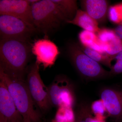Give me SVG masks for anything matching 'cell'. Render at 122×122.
<instances>
[{
  "mask_svg": "<svg viewBox=\"0 0 122 122\" xmlns=\"http://www.w3.org/2000/svg\"><path fill=\"white\" fill-rule=\"evenodd\" d=\"M104 52L112 56L122 52V41L118 37L115 33L110 38L102 43Z\"/></svg>",
  "mask_w": 122,
  "mask_h": 122,
  "instance_id": "obj_17",
  "label": "cell"
},
{
  "mask_svg": "<svg viewBox=\"0 0 122 122\" xmlns=\"http://www.w3.org/2000/svg\"><path fill=\"white\" fill-rule=\"evenodd\" d=\"M120 24H121V25H122V22H121V23H120Z\"/></svg>",
  "mask_w": 122,
  "mask_h": 122,
  "instance_id": "obj_27",
  "label": "cell"
},
{
  "mask_svg": "<svg viewBox=\"0 0 122 122\" xmlns=\"http://www.w3.org/2000/svg\"><path fill=\"white\" fill-rule=\"evenodd\" d=\"M34 25L36 30L47 34L66 20L52 0H42L31 5Z\"/></svg>",
  "mask_w": 122,
  "mask_h": 122,
  "instance_id": "obj_3",
  "label": "cell"
},
{
  "mask_svg": "<svg viewBox=\"0 0 122 122\" xmlns=\"http://www.w3.org/2000/svg\"><path fill=\"white\" fill-rule=\"evenodd\" d=\"M118 6L120 9V11H121V13L122 14V5H120V6L118 5Z\"/></svg>",
  "mask_w": 122,
  "mask_h": 122,
  "instance_id": "obj_26",
  "label": "cell"
},
{
  "mask_svg": "<svg viewBox=\"0 0 122 122\" xmlns=\"http://www.w3.org/2000/svg\"><path fill=\"white\" fill-rule=\"evenodd\" d=\"M0 122H7L4 118L2 116L0 115Z\"/></svg>",
  "mask_w": 122,
  "mask_h": 122,
  "instance_id": "obj_25",
  "label": "cell"
},
{
  "mask_svg": "<svg viewBox=\"0 0 122 122\" xmlns=\"http://www.w3.org/2000/svg\"><path fill=\"white\" fill-rule=\"evenodd\" d=\"M0 115L7 122H23V118L18 111L6 85L1 81Z\"/></svg>",
  "mask_w": 122,
  "mask_h": 122,
  "instance_id": "obj_11",
  "label": "cell"
},
{
  "mask_svg": "<svg viewBox=\"0 0 122 122\" xmlns=\"http://www.w3.org/2000/svg\"><path fill=\"white\" fill-rule=\"evenodd\" d=\"M78 44L82 51L88 56L101 65L110 69L111 68L112 62L114 60L115 57L109 55L105 53L98 52L81 44Z\"/></svg>",
  "mask_w": 122,
  "mask_h": 122,
  "instance_id": "obj_16",
  "label": "cell"
},
{
  "mask_svg": "<svg viewBox=\"0 0 122 122\" xmlns=\"http://www.w3.org/2000/svg\"><path fill=\"white\" fill-rule=\"evenodd\" d=\"M36 31L20 19L10 15H0V39H17L28 41Z\"/></svg>",
  "mask_w": 122,
  "mask_h": 122,
  "instance_id": "obj_5",
  "label": "cell"
},
{
  "mask_svg": "<svg viewBox=\"0 0 122 122\" xmlns=\"http://www.w3.org/2000/svg\"><path fill=\"white\" fill-rule=\"evenodd\" d=\"M66 23L74 25L84 30L96 34L100 29L98 22L82 9H78L73 19Z\"/></svg>",
  "mask_w": 122,
  "mask_h": 122,
  "instance_id": "obj_13",
  "label": "cell"
},
{
  "mask_svg": "<svg viewBox=\"0 0 122 122\" xmlns=\"http://www.w3.org/2000/svg\"><path fill=\"white\" fill-rule=\"evenodd\" d=\"M116 62L112 66L110 71V75H117L122 73V52L115 55Z\"/></svg>",
  "mask_w": 122,
  "mask_h": 122,
  "instance_id": "obj_22",
  "label": "cell"
},
{
  "mask_svg": "<svg viewBox=\"0 0 122 122\" xmlns=\"http://www.w3.org/2000/svg\"><path fill=\"white\" fill-rule=\"evenodd\" d=\"M31 52L36 57V62L44 69L54 65L60 52L53 42L48 38L36 40L31 46Z\"/></svg>",
  "mask_w": 122,
  "mask_h": 122,
  "instance_id": "obj_8",
  "label": "cell"
},
{
  "mask_svg": "<svg viewBox=\"0 0 122 122\" xmlns=\"http://www.w3.org/2000/svg\"><path fill=\"white\" fill-rule=\"evenodd\" d=\"M92 114L91 110L88 105L82 104L81 105L76 113V122H89V119Z\"/></svg>",
  "mask_w": 122,
  "mask_h": 122,
  "instance_id": "obj_20",
  "label": "cell"
},
{
  "mask_svg": "<svg viewBox=\"0 0 122 122\" xmlns=\"http://www.w3.org/2000/svg\"><path fill=\"white\" fill-rule=\"evenodd\" d=\"M66 20H71L78 10L77 1L75 0H52Z\"/></svg>",
  "mask_w": 122,
  "mask_h": 122,
  "instance_id": "obj_14",
  "label": "cell"
},
{
  "mask_svg": "<svg viewBox=\"0 0 122 122\" xmlns=\"http://www.w3.org/2000/svg\"><path fill=\"white\" fill-rule=\"evenodd\" d=\"M48 88L51 105L58 107H73L75 102L74 94L72 86L67 79L57 78Z\"/></svg>",
  "mask_w": 122,
  "mask_h": 122,
  "instance_id": "obj_7",
  "label": "cell"
},
{
  "mask_svg": "<svg viewBox=\"0 0 122 122\" xmlns=\"http://www.w3.org/2000/svg\"><path fill=\"white\" fill-rule=\"evenodd\" d=\"M78 38L79 44L100 52L105 53L96 34L83 30L79 33Z\"/></svg>",
  "mask_w": 122,
  "mask_h": 122,
  "instance_id": "obj_15",
  "label": "cell"
},
{
  "mask_svg": "<svg viewBox=\"0 0 122 122\" xmlns=\"http://www.w3.org/2000/svg\"><path fill=\"white\" fill-rule=\"evenodd\" d=\"M82 10L99 23L102 24L108 18L109 1L106 0H82L80 1Z\"/></svg>",
  "mask_w": 122,
  "mask_h": 122,
  "instance_id": "obj_12",
  "label": "cell"
},
{
  "mask_svg": "<svg viewBox=\"0 0 122 122\" xmlns=\"http://www.w3.org/2000/svg\"><path fill=\"white\" fill-rule=\"evenodd\" d=\"M105 119L97 117H93L91 114L89 119V122H106Z\"/></svg>",
  "mask_w": 122,
  "mask_h": 122,
  "instance_id": "obj_24",
  "label": "cell"
},
{
  "mask_svg": "<svg viewBox=\"0 0 122 122\" xmlns=\"http://www.w3.org/2000/svg\"><path fill=\"white\" fill-rule=\"evenodd\" d=\"M122 13L118 5H113L109 7L108 18L113 23L120 24L122 22Z\"/></svg>",
  "mask_w": 122,
  "mask_h": 122,
  "instance_id": "obj_21",
  "label": "cell"
},
{
  "mask_svg": "<svg viewBox=\"0 0 122 122\" xmlns=\"http://www.w3.org/2000/svg\"><path fill=\"white\" fill-rule=\"evenodd\" d=\"M39 65L35 62L30 68L26 81L33 100L42 111L48 110L51 104L48 88L44 85L39 73Z\"/></svg>",
  "mask_w": 122,
  "mask_h": 122,
  "instance_id": "obj_6",
  "label": "cell"
},
{
  "mask_svg": "<svg viewBox=\"0 0 122 122\" xmlns=\"http://www.w3.org/2000/svg\"><path fill=\"white\" fill-rule=\"evenodd\" d=\"M90 109L95 117L106 119L107 116H109L107 109L101 99L96 100L92 103Z\"/></svg>",
  "mask_w": 122,
  "mask_h": 122,
  "instance_id": "obj_19",
  "label": "cell"
},
{
  "mask_svg": "<svg viewBox=\"0 0 122 122\" xmlns=\"http://www.w3.org/2000/svg\"><path fill=\"white\" fill-rule=\"evenodd\" d=\"M0 81L6 85L23 122H41V116L24 79L12 78L0 70Z\"/></svg>",
  "mask_w": 122,
  "mask_h": 122,
  "instance_id": "obj_2",
  "label": "cell"
},
{
  "mask_svg": "<svg viewBox=\"0 0 122 122\" xmlns=\"http://www.w3.org/2000/svg\"><path fill=\"white\" fill-rule=\"evenodd\" d=\"M31 48L28 41L0 39V70L12 78L24 79Z\"/></svg>",
  "mask_w": 122,
  "mask_h": 122,
  "instance_id": "obj_1",
  "label": "cell"
},
{
  "mask_svg": "<svg viewBox=\"0 0 122 122\" xmlns=\"http://www.w3.org/2000/svg\"><path fill=\"white\" fill-rule=\"evenodd\" d=\"M113 30L116 36L122 41V25L121 24H118L114 28Z\"/></svg>",
  "mask_w": 122,
  "mask_h": 122,
  "instance_id": "obj_23",
  "label": "cell"
},
{
  "mask_svg": "<svg viewBox=\"0 0 122 122\" xmlns=\"http://www.w3.org/2000/svg\"><path fill=\"white\" fill-rule=\"evenodd\" d=\"M100 99L113 122H122V90L104 89L100 93Z\"/></svg>",
  "mask_w": 122,
  "mask_h": 122,
  "instance_id": "obj_10",
  "label": "cell"
},
{
  "mask_svg": "<svg viewBox=\"0 0 122 122\" xmlns=\"http://www.w3.org/2000/svg\"><path fill=\"white\" fill-rule=\"evenodd\" d=\"M68 53L73 65L81 76L87 80H96L110 76L102 65L94 61L83 52L78 44L69 46Z\"/></svg>",
  "mask_w": 122,
  "mask_h": 122,
  "instance_id": "obj_4",
  "label": "cell"
},
{
  "mask_svg": "<svg viewBox=\"0 0 122 122\" xmlns=\"http://www.w3.org/2000/svg\"><path fill=\"white\" fill-rule=\"evenodd\" d=\"M76 122V121H75V122Z\"/></svg>",
  "mask_w": 122,
  "mask_h": 122,
  "instance_id": "obj_28",
  "label": "cell"
},
{
  "mask_svg": "<svg viewBox=\"0 0 122 122\" xmlns=\"http://www.w3.org/2000/svg\"><path fill=\"white\" fill-rule=\"evenodd\" d=\"M76 120V114L73 107L62 106L58 108L53 122H74Z\"/></svg>",
  "mask_w": 122,
  "mask_h": 122,
  "instance_id": "obj_18",
  "label": "cell"
},
{
  "mask_svg": "<svg viewBox=\"0 0 122 122\" xmlns=\"http://www.w3.org/2000/svg\"><path fill=\"white\" fill-rule=\"evenodd\" d=\"M0 14L20 19L36 30L33 23L31 5L28 0H0Z\"/></svg>",
  "mask_w": 122,
  "mask_h": 122,
  "instance_id": "obj_9",
  "label": "cell"
}]
</instances>
